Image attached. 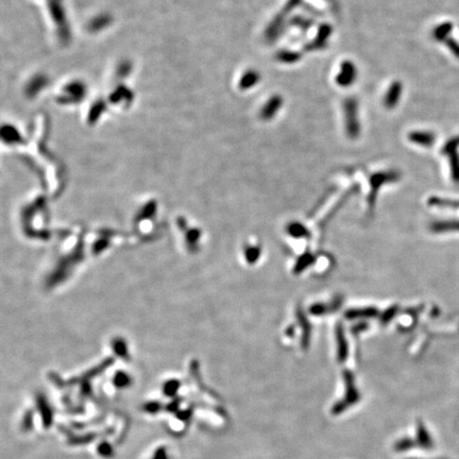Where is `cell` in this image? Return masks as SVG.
I'll list each match as a JSON object with an SVG mask.
<instances>
[{"mask_svg":"<svg viewBox=\"0 0 459 459\" xmlns=\"http://www.w3.org/2000/svg\"><path fill=\"white\" fill-rule=\"evenodd\" d=\"M409 139L414 142L425 147H429L435 141V137L433 134L427 133V132H415V133L410 135Z\"/></svg>","mask_w":459,"mask_h":459,"instance_id":"6da1fadb","label":"cell"},{"mask_svg":"<svg viewBox=\"0 0 459 459\" xmlns=\"http://www.w3.org/2000/svg\"><path fill=\"white\" fill-rule=\"evenodd\" d=\"M451 30H452V24H450V22H446V24L440 25L439 27L436 28L433 35L436 39H438V41H440V39H442V38L445 39L446 34L449 33Z\"/></svg>","mask_w":459,"mask_h":459,"instance_id":"7a4b0ae2","label":"cell"},{"mask_svg":"<svg viewBox=\"0 0 459 459\" xmlns=\"http://www.w3.org/2000/svg\"><path fill=\"white\" fill-rule=\"evenodd\" d=\"M98 452H99V454L103 457H110L113 454V449L111 444H108L106 442H102L98 447Z\"/></svg>","mask_w":459,"mask_h":459,"instance_id":"3957f363","label":"cell"},{"mask_svg":"<svg viewBox=\"0 0 459 459\" xmlns=\"http://www.w3.org/2000/svg\"><path fill=\"white\" fill-rule=\"evenodd\" d=\"M445 44L447 47L451 49V51L454 53L457 57H459V44H457L454 39L452 38H445Z\"/></svg>","mask_w":459,"mask_h":459,"instance_id":"277c9868","label":"cell"},{"mask_svg":"<svg viewBox=\"0 0 459 459\" xmlns=\"http://www.w3.org/2000/svg\"><path fill=\"white\" fill-rule=\"evenodd\" d=\"M115 384H116L118 387H125L129 384V377L123 374V373H120V374L117 375L116 380H115Z\"/></svg>","mask_w":459,"mask_h":459,"instance_id":"5b68a950","label":"cell"},{"mask_svg":"<svg viewBox=\"0 0 459 459\" xmlns=\"http://www.w3.org/2000/svg\"><path fill=\"white\" fill-rule=\"evenodd\" d=\"M177 387H179V384H177V382H171V383H169L168 385L166 386V388H165L166 394L174 395V394L176 393V390H177Z\"/></svg>","mask_w":459,"mask_h":459,"instance_id":"8992f818","label":"cell"},{"mask_svg":"<svg viewBox=\"0 0 459 459\" xmlns=\"http://www.w3.org/2000/svg\"><path fill=\"white\" fill-rule=\"evenodd\" d=\"M153 459H167V454H166V450L164 447H159V449L157 451L156 455H154Z\"/></svg>","mask_w":459,"mask_h":459,"instance_id":"52a82bcc","label":"cell"},{"mask_svg":"<svg viewBox=\"0 0 459 459\" xmlns=\"http://www.w3.org/2000/svg\"><path fill=\"white\" fill-rule=\"evenodd\" d=\"M159 409V406L156 403L150 404L149 406H147V408H146V410H148L149 412H157Z\"/></svg>","mask_w":459,"mask_h":459,"instance_id":"ba28073f","label":"cell"}]
</instances>
